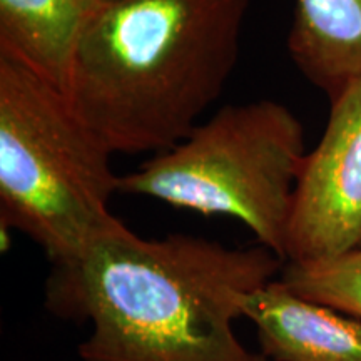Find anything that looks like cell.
I'll return each instance as SVG.
<instances>
[{
	"mask_svg": "<svg viewBox=\"0 0 361 361\" xmlns=\"http://www.w3.org/2000/svg\"><path fill=\"white\" fill-rule=\"evenodd\" d=\"M283 261L261 245L238 250L189 234L146 239L116 218L78 263L52 269L45 306L59 318L90 322L82 361H261L239 341L234 322Z\"/></svg>",
	"mask_w": 361,
	"mask_h": 361,
	"instance_id": "1",
	"label": "cell"
},
{
	"mask_svg": "<svg viewBox=\"0 0 361 361\" xmlns=\"http://www.w3.org/2000/svg\"><path fill=\"white\" fill-rule=\"evenodd\" d=\"M251 0H104L66 97L112 154L174 147L236 69Z\"/></svg>",
	"mask_w": 361,
	"mask_h": 361,
	"instance_id": "2",
	"label": "cell"
},
{
	"mask_svg": "<svg viewBox=\"0 0 361 361\" xmlns=\"http://www.w3.org/2000/svg\"><path fill=\"white\" fill-rule=\"evenodd\" d=\"M114 156L61 90L0 59V226L69 268L116 219Z\"/></svg>",
	"mask_w": 361,
	"mask_h": 361,
	"instance_id": "3",
	"label": "cell"
},
{
	"mask_svg": "<svg viewBox=\"0 0 361 361\" xmlns=\"http://www.w3.org/2000/svg\"><path fill=\"white\" fill-rule=\"evenodd\" d=\"M306 154L303 124L286 106L269 99L228 104L174 147L121 176L119 192L236 218L284 259Z\"/></svg>",
	"mask_w": 361,
	"mask_h": 361,
	"instance_id": "4",
	"label": "cell"
},
{
	"mask_svg": "<svg viewBox=\"0 0 361 361\" xmlns=\"http://www.w3.org/2000/svg\"><path fill=\"white\" fill-rule=\"evenodd\" d=\"M361 246V79L331 101L322 139L305 157L284 259L310 261Z\"/></svg>",
	"mask_w": 361,
	"mask_h": 361,
	"instance_id": "5",
	"label": "cell"
},
{
	"mask_svg": "<svg viewBox=\"0 0 361 361\" xmlns=\"http://www.w3.org/2000/svg\"><path fill=\"white\" fill-rule=\"evenodd\" d=\"M266 361H361V319L293 293L273 279L247 298Z\"/></svg>",
	"mask_w": 361,
	"mask_h": 361,
	"instance_id": "6",
	"label": "cell"
},
{
	"mask_svg": "<svg viewBox=\"0 0 361 361\" xmlns=\"http://www.w3.org/2000/svg\"><path fill=\"white\" fill-rule=\"evenodd\" d=\"M104 0H0V59L67 92L85 27Z\"/></svg>",
	"mask_w": 361,
	"mask_h": 361,
	"instance_id": "7",
	"label": "cell"
},
{
	"mask_svg": "<svg viewBox=\"0 0 361 361\" xmlns=\"http://www.w3.org/2000/svg\"><path fill=\"white\" fill-rule=\"evenodd\" d=\"M288 49L305 78L336 99L361 79V0H296Z\"/></svg>",
	"mask_w": 361,
	"mask_h": 361,
	"instance_id": "8",
	"label": "cell"
},
{
	"mask_svg": "<svg viewBox=\"0 0 361 361\" xmlns=\"http://www.w3.org/2000/svg\"><path fill=\"white\" fill-rule=\"evenodd\" d=\"M281 281L296 295L361 319V246L310 261H288Z\"/></svg>",
	"mask_w": 361,
	"mask_h": 361,
	"instance_id": "9",
	"label": "cell"
},
{
	"mask_svg": "<svg viewBox=\"0 0 361 361\" xmlns=\"http://www.w3.org/2000/svg\"><path fill=\"white\" fill-rule=\"evenodd\" d=\"M261 361H266V360H264V358H263V356H261Z\"/></svg>",
	"mask_w": 361,
	"mask_h": 361,
	"instance_id": "10",
	"label": "cell"
}]
</instances>
